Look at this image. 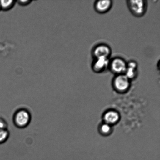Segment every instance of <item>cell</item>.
Returning a JSON list of instances; mask_svg holds the SVG:
<instances>
[{
    "label": "cell",
    "instance_id": "10",
    "mask_svg": "<svg viewBox=\"0 0 160 160\" xmlns=\"http://www.w3.org/2000/svg\"><path fill=\"white\" fill-rule=\"evenodd\" d=\"M15 4V1H0V8L4 10H8L11 9Z\"/></svg>",
    "mask_w": 160,
    "mask_h": 160
},
{
    "label": "cell",
    "instance_id": "6",
    "mask_svg": "<svg viewBox=\"0 0 160 160\" xmlns=\"http://www.w3.org/2000/svg\"><path fill=\"white\" fill-rule=\"evenodd\" d=\"M109 62L108 58H97V60L95 61L93 64V69L95 71L97 72L102 71L107 67Z\"/></svg>",
    "mask_w": 160,
    "mask_h": 160
},
{
    "label": "cell",
    "instance_id": "11",
    "mask_svg": "<svg viewBox=\"0 0 160 160\" xmlns=\"http://www.w3.org/2000/svg\"><path fill=\"white\" fill-rule=\"evenodd\" d=\"M9 132L6 129H0V144L7 140L9 137Z\"/></svg>",
    "mask_w": 160,
    "mask_h": 160
},
{
    "label": "cell",
    "instance_id": "5",
    "mask_svg": "<svg viewBox=\"0 0 160 160\" xmlns=\"http://www.w3.org/2000/svg\"><path fill=\"white\" fill-rule=\"evenodd\" d=\"M110 54V48L106 45H98L95 48L94 51V55L97 58L101 57L108 58Z\"/></svg>",
    "mask_w": 160,
    "mask_h": 160
},
{
    "label": "cell",
    "instance_id": "8",
    "mask_svg": "<svg viewBox=\"0 0 160 160\" xmlns=\"http://www.w3.org/2000/svg\"><path fill=\"white\" fill-rule=\"evenodd\" d=\"M112 5L111 1H99L96 3L95 8L98 12H104L109 10Z\"/></svg>",
    "mask_w": 160,
    "mask_h": 160
},
{
    "label": "cell",
    "instance_id": "7",
    "mask_svg": "<svg viewBox=\"0 0 160 160\" xmlns=\"http://www.w3.org/2000/svg\"><path fill=\"white\" fill-rule=\"evenodd\" d=\"M104 119L106 123L108 124H112L118 121L119 119V115L115 111H108L105 114Z\"/></svg>",
    "mask_w": 160,
    "mask_h": 160
},
{
    "label": "cell",
    "instance_id": "4",
    "mask_svg": "<svg viewBox=\"0 0 160 160\" xmlns=\"http://www.w3.org/2000/svg\"><path fill=\"white\" fill-rule=\"evenodd\" d=\"M111 67L114 72L122 73L126 71L127 65L126 62L123 59L117 58L112 61L111 63Z\"/></svg>",
    "mask_w": 160,
    "mask_h": 160
},
{
    "label": "cell",
    "instance_id": "14",
    "mask_svg": "<svg viewBox=\"0 0 160 160\" xmlns=\"http://www.w3.org/2000/svg\"><path fill=\"white\" fill-rule=\"evenodd\" d=\"M31 1H18V4L21 5L25 6L26 5L28 4H29L30 2H31Z\"/></svg>",
    "mask_w": 160,
    "mask_h": 160
},
{
    "label": "cell",
    "instance_id": "13",
    "mask_svg": "<svg viewBox=\"0 0 160 160\" xmlns=\"http://www.w3.org/2000/svg\"><path fill=\"white\" fill-rule=\"evenodd\" d=\"M6 122L2 119H0V129H6Z\"/></svg>",
    "mask_w": 160,
    "mask_h": 160
},
{
    "label": "cell",
    "instance_id": "12",
    "mask_svg": "<svg viewBox=\"0 0 160 160\" xmlns=\"http://www.w3.org/2000/svg\"><path fill=\"white\" fill-rule=\"evenodd\" d=\"M111 128L110 125L105 123L102 125L101 131L103 134H109L111 131Z\"/></svg>",
    "mask_w": 160,
    "mask_h": 160
},
{
    "label": "cell",
    "instance_id": "2",
    "mask_svg": "<svg viewBox=\"0 0 160 160\" xmlns=\"http://www.w3.org/2000/svg\"><path fill=\"white\" fill-rule=\"evenodd\" d=\"M130 9L136 16H140L143 15L145 10L146 3L142 0H136L128 1Z\"/></svg>",
    "mask_w": 160,
    "mask_h": 160
},
{
    "label": "cell",
    "instance_id": "3",
    "mask_svg": "<svg viewBox=\"0 0 160 160\" xmlns=\"http://www.w3.org/2000/svg\"><path fill=\"white\" fill-rule=\"evenodd\" d=\"M129 85V79L125 75H119L114 80V86L116 89L120 92L127 90Z\"/></svg>",
    "mask_w": 160,
    "mask_h": 160
},
{
    "label": "cell",
    "instance_id": "1",
    "mask_svg": "<svg viewBox=\"0 0 160 160\" xmlns=\"http://www.w3.org/2000/svg\"><path fill=\"white\" fill-rule=\"evenodd\" d=\"M30 121V114L26 109L19 110L15 113L14 116V122L18 128H24L28 126Z\"/></svg>",
    "mask_w": 160,
    "mask_h": 160
},
{
    "label": "cell",
    "instance_id": "9",
    "mask_svg": "<svg viewBox=\"0 0 160 160\" xmlns=\"http://www.w3.org/2000/svg\"><path fill=\"white\" fill-rule=\"evenodd\" d=\"M137 65L136 62H129L125 71V76L128 79H131L134 78L135 76L136 73V69H137Z\"/></svg>",
    "mask_w": 160,
    "mask_h": 160
}]
</instances>
